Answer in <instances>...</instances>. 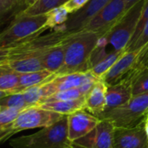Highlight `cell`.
Masks as SVG:
<instances>
[{
    "label": "cell",
    "mask_w": 148,
    "mask_h": 148,
    "mask_svg": "<svg viewBox=\"0 0 148 148\" xmlns=\"http://www.w3.org/2000/svg\"><path fill=\"white\" fill-rule=\"evenodd\" d=\"M127 50H112L110 51L104 58L99 61L95 66H93L89 72L94 75L98 79H101L112 67L113 65L121 58V56L126 52Z\"/></svg>",
    "instance_id": "cell-20"
},
{
    "label": "cell",
    "mask_w": 148,
    "mask_h": 148,
    "mask_svg": "<svg viewBox=\"0 0 148 148\" xmlns=\"http://www.w3.org/2000/svg\"><path fill=\"white\" fill-rule=\"evenodd\" d=\"M140 0H126V10L127 11L130 8H132L134 4H136Z\"/></svg>",
    "instance_id": "cell-33"
},
{
    "label": "cell",
    "mask_w": 148,
    "mask_h": 148,
    "mask_svg": "<svg viewBox=\"0 0 148 148\" xmlns=\"http://www.w3.org/2000/svg\"><path fill=\"white\" fill-rule=\"evenodd\" d=\"M148 22V0L145 1V4H144V7H143V10H142V12H141V16H140V21L138 23V25L136 27V29L134 31V34L128 44V46L127 47V49H128L130 46H132L135 42L136 40L139 38L140 35L141 34L145 25L147 24V23ZM126 49V50H127Z\"/></svg>",
    "instance_id": "cell-28"
},
{
    "label": "cell",
    "mask_w": 148,
    "mask_h": 148,
    "mask_svg": "<svg viewBox=\"0 0 148 148\" xmlns=\"http://www.w3.org/2000/svg\"><path fill=\"white\" fill-rule=\"evenodd\" d=\"M100 119L86 109L68 115V138L73 143L94 131Z\"/></svg>",
    "instance_id": "cell-12"
},
{
    "label": "cell",
    "mask_w": 148,
    "mask_h": 148,
    "mask_svg": "<svg viewBox=\"0 0 148 148\" xmlns=\"http://www.w3.org/2000/svg\"><path fill=\"white\" fill-rule=\"evenodd\" d=\"M0 105L2 108H16L24 110L29 106L25 101L22 92L10 95L0 100Z\"/></svg>",
    "instance_id": "cell-25"
},
{
    "label": "cell",
    "mask_w": 148,
    "mask_h": 148,
    "mask_svg": "<svg viewBox=\"0 0 148 148\" xmlns=\"http://www.w3.org/2000/svg\"><path fill=\"white\" fill-rule=\"evenodd\" d=\"M148 115V93L133 95L121 107L106 110L97 116L110 121L114 127H134L146 121Z\"/></svg>",
    "instance_id": "cell-6"
},
{
    "label": "cell",
    "mask_w": 148,
    "mask_h": 148,
    "mask_svg": "<svg viewBox=\"0 0 148 148\" xmlns=\"http://www.w3.org/2000/svg\"><path fill=\"white\" fill-rule=\"evenodd\" d=\"M47 21L45 23L46 29H56V27L63 24L69 18V13L67 9L62 5L56 8L52 9L49 12L46 13Z\"/></svg>",
    "instance_id": "cell-23"
},
{
    "label": "cell",
    "mask_w": 148,
    "mask_h": 148,
    "mask_svg": "<svg viewBox=\"0 0 148 148\" xmlns=\"http://www.w3.org/2000/svg\"><path fill=\"white\" fill-rule=\"evenodd\" d=\"M145 121L134 127H115L112 148H148Z\"/></svg>",
    "instance_id": "cell-11"
},
{
    "label": "cell",
    "mask_w": 148,
    "mask_h": 148,
    "mask_svg": "<svg viewBox=\"0 0 148 148\" xmlns=\"http://www.w3.org/2000/svg\"><path fill=\"white\" fill-rule=\"evenodd\" d=\"M23 98L29 107L36 106L42 100V95L40 92V85L31 88H25L22 91Z\"/></svg>",
    "instance_id": "cell-27"
},
{
    "label": "cell",
    "mask_w": 148,
    "mask_h": 148,
    "mask_svg": "<svg viewBox=\"0 0 148 148\" xmlns=\"http://www.w3.org/2000/svg\"><path fill=\"white\" fill-rule=\"evenodd\" d=\"M27 8L26 0H0V26Z\"/></svg>",
    "instance_id": "cell-19"
},
{
    "label": "cell",
    "mask_w": 148,
    "mask_h": 148,
    "mask_svg": "<svg viewBox=\"0 0 148 148\" xmlns=\"http://www.w3.org/2000/svg\"><path fill=\"white\" fill-rule=\"evenodd\" d=\"M69 34L61 30L38 36L23 42L10 49L6 64L17 73H29L42 70V57L54 45L62 41Z\"/></svg>",
    "instance_id": "cell-1"
},
{
    "label": "cell",
    "mask_w": 148,
    "mask_h": 148,
    "mask_svg": "<svg viewBox=\"0 0 148 148\" xmlns=\"http://www.w3.org/2000/svg\"><path fill=\"white\" fill-rule=\"evenodd\" d=\"M85 98L74 100V101H47V102L39 103L36 106L45 110L60 114L62 115H69L79 110L85 109Z\"/></svg>",
    "instance_id": "cell-16"
},
{
    "label": "cell",
    "mask_w": 148,
    "mask_h": 148,
    "mask_svg": "<svg viewBox=\"0 0 148 148\" xmlns=\"http://www.w3.org/2000/svg\"><path fill=\"white\" fill-rule=\"evenodd\" d=\"M145 1L140 0L126 11L114 27L104 35L108 44L113 47V50H126L140 21Z\"/></svg>",
    "instance_id": "cell-7"
},
{
    "label": "cell",
    "mask_w": 148,
    "mask_h": 148,
    "mask_svg": "<svg viewBox=\"0 0 148 148\" xmlns=\"http://www.w3.org/2000/svg\"><path fill=\"white\" fill-rule=\"evenodd\" d=\"M145 129H146V134H147V136L148 138V115L146 119V121H145Z\"/></svg>",
    "instance_id": "cell-35"
},
{
    "label": "cell",
    "mask_w": 148,
    "mask_h": 148,
    "mask_svg": "<svg viewBox=\"0 0 148 148\" xmlns=\"http://www.w3.org/2000/svg\"><path fill=\"white\" fill-rule=\"evenodd\" d=\"M2 110V107H1V105H0V111Z\"/></svg>",
    "instance_id": "cell-37"
},
{
    "label": "cell",
    "mask_w": 148,
    "mask_h": 148,
    "mask_svg": "<svg viewBox=\"0 0 148 148\" xmlns=\"http://www.w3.org/2000/svg\"><path fill=\"white\" fill-rule=\"evenodd\" d=\"M107 85L99 79L85 98V109L95 116H98L106 109Z\"/></svg>",
    "instance_id": "cell-14"
},
{
    "label": "cell",
    "mask_w": 148,
    "mask_h": 148,
    "mask_svg": "<svg viewBox=\"0 0 148 148\" xmlns=\"http://www.w3.org/2000/svg\"><path fill=\"white\" fill-rule=\"evenodd\" d=\"M114 128L110 121L100 120V122L95 129L91 148H112Z\"/></svg>",
    "instance_id": "cell-17"
},
{
    "label": "cell",
    "mask_w": 148,
    "mask_h": 148,
    "mask_svg": "<svg viewBox=\"0 0 148 148\" xmlns=\"http://www.w3.org/2000/svg\"><path fill=\"white\" fill-rule=\"evenodd\" d=\"M85 97H86V95L81 90V88H71V89L57 92L50 95L49 97L44 99L40 103L47 102V101H74V100H78V99H82Z\"/></svg>",
    "instance_id": "cell-24"
},
{
    "label": "cell",
    "mask_w": 148,
    "mask_h": 148,
    "mask_svg": "<svg viewBox=\"0 0 148 148\" xmlns=\"http://www.w3.org/2000/svg\"><path fill=\"white\" fill-rule=\"evenodd\" d=\"M97 80L99 79L94 75H92L89 71L85 73H75L62 75H56L49 82L40 85V92L42 95L41 101L57 92L80 88L87 82H95Z\"/></svg>",
    "instance_id": "cell-9"
},
{
    "label": "cell",
    "mask_w": 148,
    "mask_h": 148,
    "mask_svg": "<svg viewBox=\"0 0 148 148\" xmlns=\"http://www.w3.org/2000/svg\"><path fill=\"white\" fill-rule=\"evenodd\" d=\"M47 15L27 16L19 13L2 32H0V49H9L23 42L40 36L47 30Z\"/></svg>",
    "instance_id": "cell-3"
},
{
    "label": "cell",
    "mask_w": 148,
    "mask_h": 148,
    "mask_svg": "<svg viewBox=\"0 0 148 148\" xmlns=\"http://www.w3.org/2000/svg\"><path fill=\"white\" fill-rule=\"evenodd\" d=\"M56 75V74H53L46 69L29 73H19L17 88L20 92H22L25 88L42 85L52 80Z\"/></svg>",
    "instance_id": "cell-18"
},
{
    "label": "cell",
    "mask_w": 148,
    "mask_h": 148,
    "mask_svg": "<svg viewBox=\"0 0 148 148\" xmlns=\"http://www.w3.org/2000/svg\"><path fill=\"white\" fill-rule=\"evenodd\" d=\"M100 37L99 34L88 31L69 34L66 38L64 63L56 75H62L89 71L90 58Z\"/></svg>",
    "instance_id": "cell-2"
},
{
    "label": "cell",
    "mask_w": 148,
    "mask_h": 148,
    "mask_svg": "<svg viewBox=\"0 0 148 148\" xmlns=\"http://www.w3.org/2000/svg\"><path fill=\"white\" fill-rule=\"evenodd\" d=\"M72 144H73V143H72ZM73 146H74V147L75 148H81V147H77V146H75V145H74V144H73Z\"/></svg>",
    "instance_id": "cell-36"
},
{
    "label": "cell",
    "mask_w": 148,
    "mask_h": 148,
    "mask_svg": "<svg viewBox=\"0 0 148 148\" xmlns=\"http://www.w3.org/2000/svg\"><path fill=\"white\" fill-rule=\"evenodd\" d=\"M63 116L38 106L29 107L23 110L14 121L0 127V145L5 143L19 132L51 126Z\"/></svg>",
    "instance_id": "cell-5"
},
{
    "label": "cell",
    "mask_w": 148,
    "mask_h": 148,
    "mask_svg": "<svg viewBox=\"0 0 148 148\" xmlns=\"http://www.w3.org/2000/svg\"><path fill=\"white\" fill-rule=\"evenodd\" d=\"M90 0H69L63 6L67 9L69 14H74L82 8H83Z\"/></svg>",
    "instance_id": "cell-31"
},
{
    "label": "cell",
    "mask_w": 148,
    "mask_h": 148,
    "mask_svg": "<svg viewBox=\"0 0 148 148\" xmlns=\"http://www.w3.org/2000/svg\"><path fill=\"white\" fill-rule=\"evenodd\" d=\"M22 111L23 110L16 108H2L0 111V127L14 121Z\"/></svg>",
    "instance_id": "cell-29"
},
{
    "label": "cell",
    "mask_w": 148,
    "mask_h": 148,
    "mask_svg": "<svg viewBox=\"0 0 148 148\" xmlns=\"http://www.w3.org/2000/svg\"><path fill=\"white\" fill-rule=\"evenodd\" d=\"M126 0H111L95 15L81 31L106 35L126 13Z\"/></svg>",
    "instance_id": "cell-8"
},
{
    "label": "cell",
    "mask_w": 148,
    "mask_h": 148,
    "mask_svg": "<svg viewBox=\"0 0 148 148\" xmlns=\"http://www.w3.org/2000/svg\"><path fill=\"white\" fill-rule=\"evenodd\" d=\"M66 38L51 47L45 53L42 61L43 69L53 74H56L61 69L65 60Z\"/></svg>",
    "instance_id": "cell-15"
},
{
    "label": "cell",
    "mask_w": 148,
    "mask_h": 148,
    "mask_svg": "<svg viewBox=\"0 0 148 148\" xmlns=\"http://www.w3.org/2000/svg\"><path fill=\"white\" fill-rule=\"evenodd\" d=\"M147 43H148V22L145 25L141 34L140 35L139 38L136 40V42L130 46L128 49H127V51H132V50H136L141 49L143 46H145Z\"/></svg>",
    "instance_id": "cell-30"
},
{
    "label": "cell",
    "mask_w": 148,
    "mask_h": 148,
    "mask_svg": "<svg viewBox=\"0 0 148 148\" xmlns=\"http://www.w3.org/2000/svg\"><path fill=\"white\" fill-rule=\"evenodd\" d=\"M10 49H0V64L6 62L9 56Z\"/></svg>",
    "instance_id": "cell-32"
},
{
    "label": "cell",
    "mask_w": 148,
    "mask_h": 148,
    "mask_svg": "<svg viewBox=\"0 0 148 148\" xmlns=\"http://www.w3.org/2000/svg\"><path fill=\"white\" fill-rule=\"evenodd\" d=\"M36 1H37V0H26V4H27V7H29V6H30V5L34 4V3H35Z\"/></svg>",
    "instance_id": "cell-34"
},
{
    "label": "cell",
    "mask_w": 148,
    "mask_h": 148,
    "mask_svg": "<svg viewBox=\"0 0 148 148\" xmlns=\"http://www.w3.org/2000/svg\"><path fill=\"white\" fill-rule=\"evenodd\" d=\"M19 73L10 69L6 64H0V91L18 90Z\"/></svg>",
    "instance_id": "cell-21"
},
{
    "label": "cell",
    "mask_w": 148,
    "mask_h": 148,
    "mask_svg": "<svg viewBox=\"0 0 148 148\" xmlns=\"http://www.w3.org/2000/svg\"><path fill=\"white\" fill-rule=\"evenodd\" d=\"M133 96L132 85L124 81H121L114 85H107L106 90V110H110L121 107L129 101Z\"/></svg>",
    "instance_id": "cell-13"
},
{
    "label": "cell",
    "mask_w": 148,
    "mask_h": 148,
    "mask_svg": "<svg viewBox=\"0 0 148 148\" xmlns=\"http://www.w3.org/2000/svg\"><path fill=\"white\" fill-rule=\"evenodd\" d=\"M133 95L148 93V67L142 70L132 83Z\"/></svg>",
    "instance_id": "cell-26"
},
{
    "label": "cell",
    "mask_w": 148,
    "mask_h": 148,
    "mask_svg": "<svg viewBox=\"0 0 148 148\" xmlns=\"http://www.w3.org/2000/svg\"><path fill=\"white\" fill-rule=\"evenodd\" d=\"M10 146L12 148H69L72 143L68 138V115L34 134L11 140Z\"/></svg>",
    "instance_id": "cell-4"
},
{
    "label": "cell",
    "mask_w": 148,
    "mask_h": 148,
    "mask_svg": "<svg viewBox=\"0 0 148 148\" xmlns=\"http://www.w3.org/2000/svg\"><path fill=\"white\" fill-rule=\"evenodd\" d=\"M111 0H90L83 8L74 14H70L68 20L55 30L64 31L69 34L80 32L88 21L96 15Z\"/></svg>",
    "instance_id": "cell-10"
},
{
    "label": "cell",
    "mask_w": 148,
    "mask_h": 148,
    "mask_svg": "<svg viewBox=\"0 0 148 148\" xmlns=\"http://www.w3.org/2000/svg\"><path fill=\"white\" fill-rule=\"evenodd\" d=\"M68 1L69 0H37L34 4L25 8L21 13L27 16L46 14L52 9L63 5Z\"/></svg>",
    "instance_id": "cell-22"
}]
</instances>
